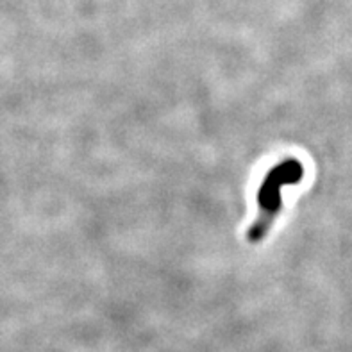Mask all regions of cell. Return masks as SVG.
Listing matches in <instances>:
<instances>
[{"label": "cell", "mask_w": 352, "mask_h": 352, "mask_svg": "<svg viewBox=\"0 0 352 352\" xmlns=\"http://www.w3.org/2000/svg\"><path fill=\"white\" fill-rule=\"evenodd\" d=\"M304 177V166L299 160L288 157L265 174L258 190V214L247 229V241L258 245L272 229L274 222L283 211V188L299 184Z\"/></svg>", "instance_id": "cell-1"}]
</instances>
